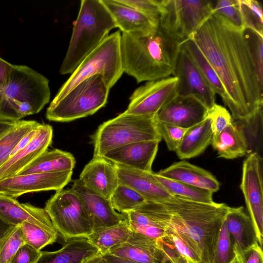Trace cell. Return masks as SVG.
<instances>
[{"mask_svg":"<svg viewBox=\"0 0 263 263\" xmlns=\"http://www.w3.org/2000/svg\"><path fill=\"white\" fill-rule=\"evenodd\" d=\"M243 30L212 13L191 37L222 84L224 104L233 120L246 118L263 106V88Z\"/></svg>","mask_w":263,"mask_h":263,"instance_id":"obj_1","label":"cell"},{"mask_svg":"<svg viewBox=\"0 0 263 263\" xmlns=\"http://www.w3.org/2000/svg\"><path fill=\"white\" fill-rule=\"evenodd\" d=\"M152 223L179 236L200 257L212 263L214 249L230 206L172 196L161 202L146 201L137 207Z\"/></svg>","mask_w":263,"mask_h":263,"instance_id":"obj_2","label":"cell"},{"mask_svg":"<svg viewBox=\"0 0 263 263\" xmlns=\"http://www.w3.org/2000/svg\"><path fill=\"white\" fill-rule=\"evenodd\" d=\"M180 44L159 25L149 32H122L123 71L138 83L168 78L175 69Z\"/></svg>","mask_w":263,"mask_h":263,"instance_id":"obj_3","label":"cell"},{"mask_svg":"<svg viewBox=\"0 0 263 263\" xmlns=\"http://www.w3.org/2000/svg\"><path fill=\"white\" fill-rule=\"evenodd\" d=\"M116 27L115 20L102 0H82L60 73H72Z\"/></svg>","mask_w":263,"mask_h":263,"instance_id":"obj_4","label":"cell"},{"mask_svg":"<svg viewBox=\"0 0 263 263\" xmlns=\"http://www.w3.org/2000/svg\"><path fill=\"white\" fill-rule=\"evenodd\" d=\"M50 99L49 80L26 65H13L0 103V118L19 121L39 112Z\"/></svg>","mask_w":263,"mask_h":263,"instance_id":"obj_5","label":"cell"},{"mask_svg":"<svg viewBox=\"0 0 263 263\" xmlns=\"http://www.w3.org/2000/svg\"><path fill=\"white\" fill-rule=\"evenodd\" d=\"M154 116L123 112L101 124L91 136L93 157H103L108 152L132 143L162 138Z\"/></svg>","mask_w":263,"mask_h":263,"instance_id":"obj_6","label":"cell"},{"mask_svg":"<svg viewBox=\"0 0 263 263\" xmlns=\"http://www.w3.org/2000/svg\"><path fill=\"white\" fill-rule=\"evenodd\" d=\"M121 34L120 31H117L108 35L88 54L62 86L52 102L58 101L82 81L95 75H101L109 88L112 87L124 72Z\"/></svg>","mask_w":263,"mask_h":263,"instance_id":"obj_7","label":"cell"},{"mask_svg":"<svg viewBox=\"0 0 263 263\" xmlns=\"http://www.w3.org/2000/svg\"><path fill=\"white\" fill-rule=\"evenodd\" d=\"M110 88L100 74L78 84L65 96L51 102L46 117L55 122H70L92 115L106 104Z\"/></svg>","mask_w":263,"mask_h":263,"instance_id":"obj_8","label":"cell"},{"mask_svg":"<svg viewBox=\"0 0 263 263\" xmlns=\"http://www.w3.org/2000/svg\"><path fill=\"white\" fill-rule=\"evenodd\" d=\"M213 8L208 0H160L159 26L181 43L192 37Z\"/></svg>","mask_w":263,"mask_h":263,"instance_id":"obj_9","label":"cell"},{"mask_svg":"<svg viewBox=\"0 0 263 263\" xmlns=\"http://www.w3.org/2000/svg\"><path fill=\"white\" fill-rule=\"evenodd\" d=\"M44 209L65 241L73 237H87L93 232L90 218L83 202L71 189L56 191Z\"/></svg>","mask_w":263,"mask_h":263,"instance_id":"obj_10","label":"cell"},{"mask_svg":"<svg viewBox=\"0 0 263 263\" xmlns=\"http://www.w3.org/2000/svg\"><path fill=\"white\" fill-rule=\"evenodd\" d=\"M262 157L253 153L247 156L242 165L240 188L252 221L259 246L263 240Z\"/></svg>","mask_w":263,"mask_h":263,"instance_id":"obj_11","label":"cell"},{"mask_svg":"<svg viewBox=\"0 0 263 263\" xmlns=\"http://www.w3.org/2000/svg\"><path fill=\"white\" fill-rule=\"evenodd\" d=\"M178 79L175 77L152 81L135 89L129 98L126 114L154 116L177 96Z\"/></svg>","mask_w":263,"mask_h":263,"instance_id":"obj_12","label":"cell"},{"mask_svg":"<svg viewBox=\"0 0 263 263\" xmlns=\"http://www.w3.org/2000/svg\"><path fill=\"white\" fill-rule=\"evenodd\" d=\"M72 171L17 175L0 180V194L16 198L28 193L58 191L71 180Z\"/></svg>","mask_w":263,"mask_h":263,"instance_id":"obj_13","label":"cell"},{"mask_svg":"<svg viewBox=\"0 0 263 263\" xmlns=\"http://www.w3.org/2000/svg\"><path fill=\"white\" fill-rule=\"evenodd\" d=\"M173 75L178 79L177 96L194 97L209 110L216 103V93L181 47Z\"/></svg>","mask_w":263,"mask_h":263,"instance_id":"obj_14","label":"cell"},{"mask_svg":"<svg viewBox=\"0 0 263 263\" xmlns=\"http://www.w3.org/2000/svg\"><path fill=\"white\" fill-rule=\"evenodd\" d=\"M209 109L194 97L177 96L155 116L157 122L189 128L203 120Z\"/></svg>","mask_w":263,"mask_h":263,"instance_id":"obj_15","label":"cell"},{"mask_svg":"<svg viewBox=\"0 0 263 263\" xmlns=\"http://www.w3.org/2000/svg\"><path fill=\"white\" fill-rule=\"evenodd\" d=\"M71 189L83 202L90 218L93 232L117 225L124 219L122 213L113 208L109 199L102 197L73 181Z\"/></svg>","mask_w":263,"mask_h":263,"instance_id":"obj_16","label":"cell"},{"mask_svg":"<svg viewBox=\"0 0 263 263\" xmlns=\"http://www.w3.org/2000/svg\"><path fill=\"white\" fill-rule=\"evenodd\" d=\"M78 179L85 187L107 199L110 198L119 184L114 163L100 157H93Z\"/></svg>","mask_w":263,"mask_h":263,"instance_id":"obj_17","label":"cell"},{"mask_svg":"<svg viewBox=\"0 0 263 263\" xmlns=\"http://www.w3.org/2000/svg\"><path fill=\"white\" fill-rule=\"evenodd\" d=\"M52 136V127L49 124L40 123L34 138L27 145L0 167V180L16 175L47 150Z\"/></svg>","mask_w":263,"mask_h":263,"instance_id":"obj_18","label":"cell"},{"mask_svg":"<svg viewBox=\"0 0 263 263\" xmlns=\"http://www.w3.org/2000/svg\"><path fill=\"white\" fill-rule=\"evenodd\" d=\"M159 142L154 140L130 143L108 152L103 157L114 164L152 172Z\"/></svg>","mask_w":263,"mask_h":263,"instance_id":"obj_19","label":"cell"},{"mask_svg":"<svg viewBox=\"0 0 263 263\" xmlns=\"http://www.w3.org/2000/svg\"><path fill=\"white\" fill-rule=\"evenodd\" d=\"M119 183L126 185L138 192L147 201L161 202L172 195L155 177L154 173L114 164Z\"/></svg>","mask_w":263,"mask_h":263,"instance_id":"obj_20","label":"cell"},{"mask_svg":"<svg viewBox=\"0 0 263 263\" xmlns=\"http://www.w3.org/2000/svg\"><path fill=\"white\" fill-rule=\"evenodd\" d=\"M0 219L13 226L28 222L49 231L58 233L44 209L30 203H21L15 198L1 194Z\"/></svg>","mask_w":263,"mask_h":263,"instance_id":"obj_21","label":"cell"},{"mask_svg":"<svg viewBox=\"0 0 263 263\" xmlns=\"http://www.w3.org/2000/svg\"><path fill=\"white\" fill-rule=\"evenodd\" d=\"M108 254L137 263H162L167 258L157 239L134 231L125 242Z\"/></svg>","mask_w":263,"mask_h":263,"instance_id":"obj_22","label":"cell"},{"mask_svg":"<svg viewBox=\"0 0 263 263\" xmlns=\"http://www.w3.org/2000/svg\"><path fill=\"white\" fill-rule=\"evenodd\" d=\"M164 178L209 191L217 192L220 184L216 178L204 169L185 161L174 163L157 173Z\"/></svg>","mask_w":263,"mask_h":263,"instance_id":"obj_23","label":"cell"},{"mask_svg":"<svg viewBox=\"0 0 263 263\" xmlns=\"http://www.w3.org/2000/svg\"><path fill=\"white\" fill-rule=\"evenodd\" d=\"M224 220L235 256L258 243L252 221L243 206L230 207Z\"/></svg>","mask_w":263,"mask_h":263,"instance_id":"obj_24","label":"cell"},{"mask_svg":"<svg viewBox=\"0 0 263 263\" xmlns=\"http://www.w3.org/2000/svg\"><path fill=\"white\" fill-rule=\"evenodd\" d=\"M100 253L86 237L68 239L62 248L53 252L41 251L36 263H84Z\"/></svg>","mask_w":263,"mask_h":263,"instance_id":"obj_25","label":"cell"},{"mask_svg":"<svg viewBox=\"0 0 263 263\" xmlns=\"http://www.w3.org/2000/svg\"><path fill=\"white\" fill-rule=\"evenodd\" d=\"M122 32H149L158 26L146 16L120 0H102Z\"/></svg>","mask_w":263,"mask_h":263,"instance_id":"obj_26","label":"cell"},{"mask_svg":"<svg viewBox=\"0 0 263 263\" xmlns=\"http://www.w3.org/2000/svg\"><path fill=\"white\" fill-rule=\"evenodd\" d=\"M213 135L211 120L206 117L200 122L187 128L175 151L178 157L185 159L199 155L211 143Z\"/></svg>","mask_w":263,"mask_h":263,"instance_id":"obj_27","label":"cell"},{"mask_svg":"<svg viewBox=\"0 0 263 263\" xmlns=\"http://www.w3.org/2000/svg\"><path fill=\"white\" fill-rule=\"evenodd\" d=\"M75 164L74 156L69 152L46 150L16 175L73 171Z\"/></svg>","mask_w":263,"mask_h":263,"instance_id":"obj_28","label":"cell"},{"mask_svg":"<svg viewBox=\"0 0 263 263\" xmlns=\"http://www.w3.org/2000/svg\"><path fill=\"white\" fill-rule=\"evenodd\" d=\"M211 144L219 157L233 159L248 154L244 135L233 121L218 135H213Z\"/></svg>","mask_w":263,"mask_h":263,"instance_id":"obj_29","label":"cell"},{"mask_svg":"<svg viewBox=\"0 0 263 263\" xmlns=\"http://www.w3.org/2000/svg\"><path fill=\"white\" fill-rule=\"evenodd\" d=\"M132 230L127 219L119 224L92 232L87 237L89 241L104 255L112 251L125 242L132 234Z\"/></svg>","mask_w":263,"mask_h":263,"instance_id":"obj_30","label":"cell"},{"mask_svg":"<svg viewBox=\"0 0 263 263\" xmlns=\"http://www.w3.org/2000/svg\"><path fill=\"white\" fill-rule=\"evenodd\" d=\"M180 47L188 55L200 73L215 93H218L224 103L227 95L222 84L215 71L192 38L180 44Z\"/></svg>","mask_w":263,"mask_h":263,"instance_id":"obj_31","label":"cell"},{"mask_svg":"<svg viewBox=\"0 0 263 263\" xmlns=\"http://www.w3.org/2000/svg\"><path fill=\"white\" fill-rule=\"evenodd\" d=\"M263 106L246 118L233 119V123L242 132L248 145V155L256 153L261 155Z\"/></svg>","mask_w":263,"mask_h":263,"instance_id":"obj_32","label":"cell"},{"mask_svg":"<svg viewBox=\"0 0 263 263\" xmlns=\"http://www.w3.org/2000/svg\"><path fill=\"white\" fill-rule=\"evenodd\" d=\"M155 177L173 196H177L193 201L212 204L213 193L193 185L171 180L154 173Z\"/></svg>","mask_w":263,"mask_h":263,"instance_id":"obj_33","label":"cell"},{"mask_svg":"<svg viewBox=\"0 0 263 263\" xmlns=\"http://www.w3.org/2000/svg\"><path fill=\"white\" fill-rule=\"evenodd\" d=\"M40 123L34 120H19L0 136V167L9 159L18 142Z\"/></svg>","mask_w":263,"mask_h":263,"instance_id":"obj_34","label":"cell"},{"mask_svg":"<svg viewBox=\"0 0 263 263\" xmlns=\"http://www.w3.org/2000/svg\"><path fill=\"white\" fill-rule=\"evenodd\" d=\"M19 226L25 243L37 250L41 251L53 243L58 238V233L49 231L37 224L24 222Z\"/></svg>","mask_w":263,"mask_h":263,"instance_id":"obj_35","label":"cell"},{"mask_svg":"<svg viewBox=\"0 0 263 263\" xmlns=\"http://www.w3.org/2000/svg\"><path fill=\"white\" fill-rule=\"evenodd\" d=\"M109 199L113 208L121 213L131 211L146 201L134 189L119 183Z\"/></svg>","mask_w":263,"mask_h":263,"instance_id":"obj_36","label":"cell"},{"mask_svg":"<svg viewBox=\"0 0 263 263\" xmlns=\"http://www.w3.org/2000/svg\"><path fill=\"white\" fill-rule=\"evenodd\" d=\"M244 29L253 30L263 36V11L260 3L255 0H239Z\"/></svg>","mask_w":263,"mask_h":263,"instance_id":"obj_37","label":"cell"},{"mask_svg":"<svg viewBox=\"0 0 263 263\" xmlns=\"http://www.w3.org/2000/svg\"><path fill=\"white\" fill-rule=\"evenodd\" d=\"M255 67L258 82L263 88V36L253 30H243Z\"/></svg>","mask_w":263,"mask_h":263,"instance_id":"obj_38","label":"cell"},{"mask_svg":"<svg viewBox=\"0 0 263 263\" xmlns=\"http://www.w3.org/2000/svg\"><path fill=\"white\" fill-rule=\"evenodd\" d=\"M236 261L233 244L224 220L214 249L212 263H236Z\"/></svg>","mask_w":263,"mask_h":263,"instance_id":"obj_39","label":"cell"},{"mask_svg":"<svg viewBox=\"0 0 263 263\" xmlns=\"http://www.w3.org/2000/svg\"><path fill=\"white\" fill-rule=\"evenodd\" d=\"M213 13L219 16L236 28L243 30V24L239 0H219L214 6Z\"/></svg>","mask_w":263,"mask_h":263,"instance_id":"obj_40","label":"cell"},{"mask_svg":"<svg viewBox=\"0 0 263 263\" xmlns=\"http://www.w3.org/2000/svg\"><path fill=\"white\" fill-rule=\"evenodd\" d=\"M24 243L20 226H14L0 241V263H9Z\"/></svg>","mask_w":263,"mask_h":263,"instance_id":"obj_41","label":"cell"},{"mask_svg":"<svg viewBox=\"0 0 263 263\" xmlns=\"http://www.w3.org/2000/svg\"><path fill=\"white\" fill-rule=\"evenodd\" d=\"M157 125L161 138L165 140L168 149L176 151L187 128L157 122Z\"/></svg>","mask_w":263,"mask_h":263,"instance_id":"obj_42","label":"cell"},{"mask_svg":"<svg viewBox=\"0 0 263 263\" xmlns=\"http://www.w3.org/2000/svg\"><path fill=\"white\" fill-rule=\"evenodd\" d=\"M146 16L154 25H159L160 0H120Z\"/></svg>","mask_w":263,"mask_h":263,"instance_id":"obj_43","label":"cell"},{"mask_svg":"<svg viewBox=\"0 0 263 263\" xmlns=\"http://www.w3.org/2000/svg\"><path fill=\"white\" fill-rule=\"evenodd\" d=\"M206 117L211 120L213 136L218 135L233 122L232 117L227 109L216 103L208 110Z\"/></svg>","mask_w":263,"mask_h":263,"instance_id":"obj_44","label":"cell"},{"mask_svg":"<svg viewBox=\"0 0 263 263\" xmlns=\"http://www.w3.org/2000/svg\"><path fill=\"white\" fill-rule=\"evenodd\" d=\"M165 235L174 249L191 263H202L197 254L177 234L165 232Z\"/></svg>","mask_w":263,"mask_h":263,"instance_id":"obj_45","label":"cell"},{"mask_svg":"<svg viewBox=\"0 0 263 263\" xmlns=\"http://www.w3.org/2000/svg\"><path fill=\"white\" fill-rule=\"evenodd\" d=\"M41 255V251L24 243L17 251L9 263H36Z\"/></svg>","mask_w":263,"mask_h":263,"instance_id":"obj_46","label":"cell"},{"mask_svg":"<svg viewBox=\"0 0 263 263\" xmlns=\"http://www.w3.org/2000/svg\"><path fill=\"white\" fill-rule=\"evenodd\" d=\"M236 263H263L262 248L258 243L236 256Z\"/></svg>","mask_w":263,"mask_h":263,"instance_id":"obj_47","label":"cell"},{"mask_svg":"<svg viewBox=\"0 0 263 263\" xmlns=\"http://www.w3.org/2000/svg\"><path fill=\"white\" fill-rule=\"evenodd\" d=\"M13 65L0 58V103L8 84Z\"/></svg>","mask_w":263,"mask_h":263,"instance_id":"obj_48","label":"cell"},{"mask_svg":"<svg viewBox=\"0 0 263 263\" xmlns=\"http://www.w3.org/2000/svg\"><path fill=\"white\" fill-rule=\"evenodd\" d=\"M40 124V123H39V124ZM39 124L30 130L21 139L13 150L10 158L24 148L32 140L36 133Z\"/></svg>","mask_w":263,"mask_h":263,"instance_id":"obj_49","label":"cell"},{"mask_svg":"<svg viewBox=\"0 0 263 263\" xmlns=\"http://www.w3.org/2000/svg\"><path fill=\"white\" fill-rule=\"evenodd\" d=\"M164 253L173 263H189L187 260L177 252L174 248L165 250Z\"/></svg>","mask_w":263,"mask_h":263,"instance_id":"obj_50","label":"cell"},{"mask_svg":"<svg viewBox=\"0 0 263 263\" xmlns=\"http://www.w3.org/2000/svg\"><path fill=\"white\" fill-rule=\"evenodd\" d=\"M102 255L108 263H137L134 261L111 254H102Z\"/></svg>","mask_w":263,"mask_h":263,"instance_id":"obj_51","label":"cell"},{"mask_svg":"<svg viewBox=\"0 0 263 263\" xmlns=\"http://www.w3.org/2000/svg\"><path fill=\"white\" fill-rule=\"evenodd\" d=\"M17 121L0 118V136L11 128Z\"/></svg>","mask_w":263,"mask_h":263,"instance_id":"obj_52","label":"cell"},{"mask_svg":"<svg viewBox=\"0 0 263 263\" xmlns=\"http://www.w3.org/2000/svg\"><path fill=\"white\" fill-rule=\"evenodd\" d=\"M13 227L0 219V241Z\"/></svg>","mask_w":263,"mask_h":263,"instance_id":"obj_53","label":"cell"},{"mask_svg":"<svg viewBox=\"0 0 263 263\" xmlns=\"http://www.w3.org/2000/svg\"><path fill=\"white\" fill-rule=\"evenodd\" d=\"M84 263H108L103 257L101 254L99 253L86 260Z\"/></svg>","mask_w":263,"mask_h":263,"instance_id":"obj_54","label":"cell"},{"mask_svg":"<svg viewBox=\"0 0 263 263\" xmlns=\"http://www.w3.org/2000/svg\"><path fill=\"white\" fill-rule=\"evenodd\" d=\"M162 263H173V262L167 257Z\"/></svg>","mask_w":263,"mask_h":263,"instance_id":"obj_55","label":"cell"}]
</instances>
